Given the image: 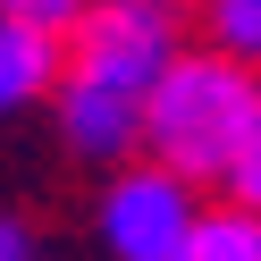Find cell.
I'll return each mask as SVG.
<instances>
[{
  "instance_id": "3957f363",
  "label": "cell",
  "mask_w": 261,
  "mask_h": 261,
  "mask_svg": "<svg viewBox=\"0 0 261 261\" xmlns=\"http://www.w3.org/2000/svg\"><path fill=\"white\" fill-rule=\"evenodd\" d=\"M194 219H202L194 186L160 160H118L101 177V202H93V236L110 261H177Z\"/></svg>"
},
{
  "instance_id": "ba28073f",
  "label": "cell",
  "mask_w": 261,
  "mask_h": 261,
  "mask_svg": "<svg viewBox=\"0 0 261 261\" xmlns=\"http://www.w3.org/2000/svg\"><path fill=\"white\" fill-rule=\"evenodd\" d=\"M93 0H0V17H17V25H42V34H68L76 17H85Z\"/></svg>"
},
{
  "instance_id": "7a4b0ae2",
  "label": "cell",
  "mask_w": 261,
  "mask_h": 261,
  "mask_svg": "<svg viewBox=\"0 0 261 261\" xmlns=\"http://www.w3.org/2000/svg\"><path fill=\"white\" fill-rule=\"evenodd\" d=\"M253 118H261V68H244V59H227V51L202 42V51H177L160 68V85L143 93L135 152L160 160V169H177L186 186H219L236 169Z\"/></svg>"
},
{
  "instance_id": "9c48e42d",
  "label": "cell",
  "mask_w": 261,
  "mask_h": 261,
  "mask_svg": "<svg viewBox=\"0 0 261 261\" xmlns=\"http://www.w3.org/2000/svg\"><path fill=\"white\" fill-rule=\"evenodd\" d=\"M0 261H42L34 227H25V219H9V211H0Z\"/></svg>"
},
{
  "instance_id": "277c9868",
  "label": "cell",
  "mask_w": 261,
  "mask_h": 261,
  "mask_svg": "<svg viewBox=\"0 0 261 261\" xmlns=\"http://www.w3.org/2000/svg\"><path fill=\"white\" fill-rule=\"evenodd\" d=\"M51 85H59V34L0 17V118H17V110L51 101Z\"/></svg>"
},
{
  "instance_id": "5b68a950",
  "label": "cell",
  "mask_w": 261,
  "mask_h": 261,
  "mask_svg": "<svg viewBox=\"0 0 261 261\" xmlns=\"http://www.w3.org/2000/svg\"><path fill=\"white\" fill-rule=\"evenodd\" d=\"M177 261H261V211H236V202L202 211L177 244Z\"/></svg>"
},
{
  "instance_id": "8992f818",
  "label": "cell",
  "mask_w": 261,
  "mask_h": 261,
  "mask_svg": "<svg viewBox=\"0 0 261 261\" xmlns=\"http://www.w3.org/2000/svg\"><path fill=\"white\" fill-rule=\"evenodd\" d=\"M194 17H202V42L244 68H261V0H194Z\"/></svg>"
},
{
  "instance_id": "6da1fadb",
  "label": "cell",
  "mask_w": 261,
  "mask_h": 261,
  "mask_svg": "<svg viewBox=\"0 0 261 261\" xmlns=\"http://www.w3.org/2000/svg\"><path fill=\"white\" fill-rule=\"evenodd\" d=\"M186 51L177 42V0H93L85 17L59 34V135L76 160L118 169L135 152L143 93L160 85V68Z\"/></svg>"
},
{
  "instance_id": "52a82bcc",
  "label": "cell",
  "mask_w": 261,
  "mask_h": 261,
  "mask_svg": "<svg viewBox=\"0 0 261 261\" xmlns=\"http://www.w3.org/2000/svg\"><path fill=\"white\" fill-rule=\"evenodd\" d=\"M219 186H227V202H236V211H261V118H253V135H244L236 169H227Z\"/></svg>"
}]
</instances>
